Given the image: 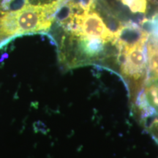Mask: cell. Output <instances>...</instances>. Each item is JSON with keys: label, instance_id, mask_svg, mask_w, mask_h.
Segmentation results:
<instances>
[{"label": "cell", "instance_id": "4", "mask_svg": "<svg viewBox=\"0 0 158 158\" xmlns=\"http://www.w3.org/2000/svg\"><path fill=\"white\" fill-rule=\"evenodd\" d=\"M146 48L148 70L147 81H150L158 78V36L149 33Z\"/></svg>", "mask_w": 158, "mask_h": 158}, {"label": "cell", "instance_id": "6", "mask_svg": "<svg viewBox=\"0 0 158 158\" xmlns=\"http://www.w3.org/2000/svg\"><path fill=\"white\" fill-rule=\"evenodd\" d=\"M149 130L151 133H152L154 135L156 138H157L158 139V118H156L154 120L152 123L151 124V125L149 126Z\"/></svg>", "mask_w": 158, "mask_h": 158}, {"label": "cell", "instance_id": "1", "mask_svg": "<svg viewBox=\"0 0 158 158\" xmlns=\"http://www.w3.org/2000/svg\"><path fill=\"white\" fill-rule=\"evenodd\" d=\"M98 1L87 5L66 0L57 11L55 21L62 31L59 58L66 68L104 63L114 50L116 30L110 22L120 21L111 12L101 13Z\"/></svg>", "mask_w": 158, "mask_h": 158}, {"label": "cell", "instance_id": "2", "mask_svg": "<svg viewBox=\"0 0 158 158\" xmlns=\"http://www.w3.org/2000/svg\"><path fill=\"white\" fill-rule=\"evenodd\" d=\"M148 37L149 31L131 21L122 23L116 31V54L111 67L127 85L130 100L147 81Z\"/></svg>", "mask_w": 158, "mask_h": 158}, {"label": "cell", "instance_id": "5", "mask_svg": "<svg viewBox=\"0 0 158 158\" xmlns=\"http://www.w3.org/2000/svg\"><path fill=\"white\" fill-rule=\"evenodd\" d=\"M133 14H145L147 11V0H117Z\"/></svg>", "mask_w": 158, "mask_h": 158}, {"label": "cell", "instance_id": "3", "mask_svg": "<svg viewBox=\"0 0 158 158\" xmlns=\"http://www.w3.org/2000/svg\"><path fill=\"white\" fill-rule=\"evenodd\" d=\"M66 0H51L27 5L7 12L0 18V40L19 35L46 32L55 21L56 13Z\"/></svg>", "mask_w": 158, "mask_h": 158}]
</instances>
